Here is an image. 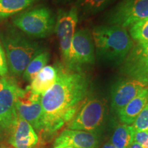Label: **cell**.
Masks as SVG:
<instances>
[{
  "label": "cell",
  "instance_id": "6",
  "mask_svg": "<svg viewBox=\"0 0 148 148\" xmlns=\"http://www.w3.org/2000/svg\"><path fill=\"white\" fill-rule=\"evenodd\" d=\"M148 18V0H121L108 15V21L123 28Z\"/></svg>",
  "mask_w": 148,
  "mask_h": 148
},
{
  "label": "cell",
  "instance_id": "28",
  "mask_svg": "<svg viewBox=\"0 0 148 148\" xmlns=\"http://www.w3.org/2000/svg\"><path fill=\"white\" fill-rule=\"evenodd\" d=\"M102 148H116V147H114V146L111 143H108L104 144V145H103Z\"/></svg>",
  "mask_w": 148,
  "mask_h": 148
},
{
  "label": "cell",
  "instance_id": "29",
  "mask_svg": "<svg viewBox=\"0 0 148 148\" xmlns=\"http://www.w3.org/2000/svg\"><path fill=\"white\" fill-rule=\"evenodd\" d=\"M0 148H9V147L5 145H0Z\"/></svg>",
  "mask_w": 148,
  "mask_h": 148
},
{
  "label": "cell",
  "instance_id": "17",
  "mask_svg": "<svg viewBox=\"0 0 148 148\" xmlns=\"http://www.w3.org/2000/svg\"><path fill=\"white\" fill-rule=\"evenodd\" d=\"M135 130L132 125L120 124L114 129L111 143L116 148H128L134 142Z\"/></svg>",
  "mask_w": 148,
  "mask_h": 148
},
{
  "label": "cell",
  "instance_id": "2",
  "mask_svg": "<svg viewBox=\"0 0 148 148\" xmlns=\"http://www.w3.org/2000/svg\"><path fill=\"white\" fill-rule=\"evenodd\" d=\"M97 55L101 60L120 64L133 47L126 29L119 25H99L92 29Z\"/></svg>",
  "mask_w": 148,
  "mask_h": 148
},
{
  "label": "cell",
  "instance_id": "13",
  "mask_svg": "<svg viewBox=\"0 0 148 148\" xmlns=\"http://www.w3.org/2000/svg\"><path fill=\"white\" fill-rule=\"evenodd\" d=\"M145 87L146 85L133 79L116 82L111 91L112 109L118 112Z\"/></svg>",
  "mask_w": 148,
  "mask_h": 148
},
{
  "label": "cell",
  "instance_id": "5",
  "mask_svg": "<svg viewBox=\"0 0 148 148\" xmlns=\"http://www.w3.org/2000/svg\"><path fill=\"white\" fill-rule=\"evenodd\" d=\"M106 112L105 101L99 98L88 99L81 106L67 125L75 130L96 132L102 125Z\"/></svg>",
  "mask_w": 148,
  "mask_h": 148
},
{
  "label": "cell",
  "instance_id": "9",
  "mask_svg": "<svg viewBox=\"0 0 148 148\" xmlns=\"http://www.w3.org/2000/svg\"><path fill=\"white\" fill-rule=\"evenodd\" d=\"M95 62V51L92 34L87 28L75 31L71 42V59L67 69L81 70L83 64Z\"/></svg>",
  "mask_w": 148,
  "mask_h": 148
},
{
  "label": "cell",
  "instance_id": "16",
  "mask_svg": "<svg viewBox=\"0 0 148 148\" xmlns=\"http://www.w3.org/2000/svg\"><path fill=\"white\" fill-rule=\"evenodd\" d=\"M58 75V68L46 65L37 73L28 86L31 91L42 95L56 82Z\"/></svg>",
  "mask_w": 148,
  "mask_h": 148
},
{
  "label": "cell",
  "instance_id": "22",
  "mask_svg": "<svg viewBox=\"0 0 148 148\" xmlns=\"http://www.w3.org/2000/svg\"><path fill=\"white\" fill-rule=\"evenodd\" d=\"M133 127L136 131H147L148 130V103L136 118Z\"/></svg>",
  "mask_w": 148,
  "mask_h": 148
},
{
  "label": "cell",
  "instance_id": "31",
  "mask_svg": "<svg viewBox=\"0 0 148 148\" xmlns=\"http://www.w3.org/2000/svg\"><path fill=\"white\" fill-rule=\"evenodd\" d=\"M147 132H148V130H147Z\"/></svg>",
  "mask_w": 148,
  "mask_h": 148
},
{
  "label": "cell",
  "instance_id": "18",
  "mask_svg": "<svg viewBox=\"0 0 148 148\" xmlns=\"http://www.w3.org/2000/svg\"><path fill=\"white\" fill-rule=\"evenodd\" d=\"M35 1L36 0H0V19L21 12Z\"/></svg>",
  "mask_w": 148,
  "mask_h": 148
},
{
  "label": "cell",
  "instance_id": "3",
  "mask_svg": "<svg viewBox=\"0 0 148 148\" xmlns=\"http://www.w3.org/2000/svg\"><path fill=\"white\" fill-rule=\"evenodd\" d=\"M0 38L10 73L16 76L22 75L30 61L42 51L38 44L13 28L1 31Z\"/></svg>",
  "mask_w": 148,
  "mask_h": 148
},
{
  "label": "cell",
  "instance_id": "23",
  "mask_svg": "<svg viewBox=\"0 0 148 148\" xmlns=\"http://www.w3.org/2000/svg\"><path fill=\"white\" fill-rule=\"evenodd\" d=\"M8 71V66L6 55H5L2 44L0 42V77H3L6 75Z\"/></svg>",
  "mask_w": 148,
  "mask_h": 148
},
{
  "label": "cell",
  "instance_id": "7",
  "mask_svg": "<svg viewBox=\"0 0 148 148\" xmlns=\"http://www.w3.org/2000/svg\"><path fill=\"white\" fill-rule=\"evenodd\" d=\"M15 109L18 115L28 122L35 131H42L41 95L34 93L28 86L25 89L21 88L16 96Z\"/></svg>",
  "mask_w": 148,
  "mask_h": 148
},
{
  "label": "cell",
  "instance_id": "14",
  "mask_svg": "<svg viewBox=\"0 0 148 148\" xmlns=\"http://www.w3.org/2000/svg\"><path fill=\"white\" fill-rule=\"evenodd\" d=\"M98 144L97 132L66 129L56 139L54 145H69L74 148H97Z\"/></svg>",
  "mask_w": 148,
  "mask_h": 148
},
{
  "label": "cell",
  "instance_id": "11",
  "mask_svg": "<svg viewBox=\"0 0 148 148\" xmlns=\"http://www.w3.org/2000/svg\"><path fill=\"white\" fill-rule=\"evenodd\" d=\"M20 88L14 79L6 77L4 87L0 92V127L3 132H8L17 114L15 102Z\"/></svg>",
  "mask_w": 148,
  "mask_h": 148
},
{
  "label": "cell",
  "instance_id": "1",
  "mask_svg": "<svg viewBox=\"0 0 148 148\" xmlns=\"http://www.w3.org/2000/svg\"><path fill=\"white\" fill-rule=\"evenodd\" d=\"M88 86L81 70L58 68L56 82L41 95L42 132L53 134L71 121L83 104Z\"/></svg>",
  "mask_w": 148,
  "mask_h": 148
},
{
  "label": "cell",
  "instance_id": "8",
  "mask_svg": "<svg viewBox=\"0 0 148 148\" xmlns=\"http://www.w3.org/2000/svg\"><path fill=\"white\" fill-rule=\"evenodd\" d=\"M77 21L78 12L75 6L71 7L67 10H60L57 16L55 30L59 40L62 58L67 67L71 59V42Z\"/></svg>",
  "mask_w": 148,
  "mask_h": 148
},
{
  "label": "cell",
  "instance_id": "21",
  "mask_svg": "<svg viewBox=\"0 0 148 148\" xmlns=\"http://www.w3.org/2000/svg\"><path fill=\"white\" fill-rule=\"evenodd\" d=\"M130 34L138 42H148V18L133 24L130 28Z\"/></svg>",
  "mask_w": 148,
  "mask_h": 148
},
{
  "label": "cell",
  "instance_id": "24",
  "mask_svg": "<svg viewBox=\"0 0 148 148\" xmlns=\"http://www.w3.org/2000/svg\"><path fill=\"white\" fill-rule=\"evenodd\" d=\"M134 141L139 144L143 148H148V132L135 130Z\"/></svg>",
  "mask_w": 148,
  "mask_h": 148
},
{
  "label": "cell",
  "instance_id": "27",
  "mask_svg": "<svg viewBox=\"0 0 148 148\" xmlns=\"http://www.w3.org/2000/svg\"><path fill=\"white\" fill-rule=\"evenodd\" d=\"M54 148H74L69 145H54Z\"/></svg>",
  "mask_w": 148,
  "mask_h": 148
},
{
  "label": "cell",
  "instance_id": "4",
  "mask_svg": "<svg viewBox=\"0 0 148 148\" xmlns=\"http://www.w3.org/2000/svg\"><path fill=\"white\" fill-rule=\"evenodd\" d=\"M12 22L23 32L38 38L49 36L55 25L51 12L45 7L23 12L16 16Z\"/></svg>",
  "mask_w": 148,
  "mask_h": 148
},
{
  "label": "cell",
  "instance_id": "15",
  "mask_svg": "<svg viewBox=\"0 0 148 148\" xmlns=\"http://www.w3.org/2000/svg\"><path fill=\"white\" fill-rule=\"evenodd\" d=\"M147 103L148 87H145L126 106L118 112L119 119L124 124H133L136 118Z\"/></svg>",
  "mask_w": 148,
  "mask_h": 148
},
{
  "label": "cell",
  "instance_id": "19",
  "mask_svg": "<svg viewBox=\"0 0 148 148\" xmlns=\"http://www.w3.org/2000/svg\"><path fill=\"white\" fill-rule=\"evenodd\" d=\"M112 0H77L76 8L82 16H90L101 12Z\"/></svg>",
  "mask_w": 148,
  "mask_h": 148
},
{
  "label": "cell",
  "instance_id": "30",
  "mask_svg": "<svg viewBox=\"0 0 148 148\" xmlns=\"http://www.w3.org/2000/svg\"><path fill=\"white\" fill-rule=\"evenodd\" d=\"M2 132H3V130H1V127H0V136H1V134H2Z\"/></svg>",
  "mask_w": 148,
  "mask_h": 148
},
{
  "label": "cell",
  "instance_id": "20",
  "mask_svg": "<svg viewBox=\"0 0 148 148\" xmlns=\"http://www.w3.org/2000/svg\"><path fill=\"white\" fill-rule=\"evenodd\" d=\"M49 60V53L47 51H41L30 61L23 73V78L31 82L37 73L47 65Z\"/></svg>",
  "mask_w": 148,
  "mask_h": 148
},
{
  "label": "cell",
  "instance_id": "10",
  "mask_svg": "<svg viewBox=\"0 0 148 148\" xmlns=\"http://www.w3.org/2000/svg\"><path fill=\"white\" fill-rule=\"evenodd\" d=\"M122 73L133 79L148 85V42H138L123 61Z\"/></svg>",
  "mask_w": 148,
  "mask_h": 148
},
{
  "label": "cell",
  "instance_id": "25",
  "mask_svg": "<svg viewBox=\"0 0 148 148\" xmlns=\"http://www.w3.org/2000/svg\"><path fill=\"white\" fill-rule=\"evenodd\" d=\"M5 80H6V77H0V92L1 91V90H2L3 87H4L5 84Z\"/></svg>",
  "mask_w": 148,
  "mask_h": 148
},
{
  "label": "cell",
  "instance_id": "12",
  "mask_svg": "<svg viewBox=\"0 0 148 148\" xmlns=\"http://www.w3.org/2000/svg\"><path fill=\"white\" fill-rule=\"evenodd\" d=\"M7 134L8 143L14 148H34L38 142V135L34 129L18 114Z\"/></svg>",
  "mask_w": 148,
  "mask_h": 148
},
{
  "label": "cell",
  "instance_id": "26",
  "mask_svg": "<svg viewBox=\"0 0 148 148\" xmlns=\"http://www.w3.org/2000/svg\"><path fill=\"white\" fill-rule=\"evenodd\" d=\"M128 148H143V147L140 145H139L138 143L134 141L130 145V147Z\"/></svg>",
  "mask_w": 148,
  "mask_h": 148
}]
</instances>
